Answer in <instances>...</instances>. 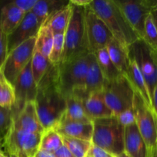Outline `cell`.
Instances as JSON below:
<instances>
[{"instance_id": "35", "label": "cell", "mask_w": 157, "mask_h": 157, "mask_svg": "<svg viewBox=\"0 0 157 157\" xmlns=\"http://www.w3.org/2000/svg\"><path fill=\"white\" fill-rule=\"evenodd\" d=\"M8 55V35L2 32L0 28V71L2 70Z\"/></svg>"}, {"instance_id": "5", "label": "cell", "mask_w": 157, "mask_h": 157, "mask_svg": "<svg viewBox=\"0 0 157 157\" xmlns=\"http://www.w3.org/2000/svg\"><path fill=\"white\" fill-rule=\"evenodd\" d=\"M84 9L85 8L72 6L70 21L64 34V49L61 62L89 53L85 39Z\"/></svg>"}, {"instance_id": "11", "label": "cell", "mask_w": 157, "mask_h": 157, "mask_svg": "<svg viewBox=\"0 0 157 157\" xmlns=\"http://www.w3.org/2000/svg\"><path fill=\"white\" fill-rule=\"evenodd\" d=\"M131 27L140 38L144 35L145 22L151 11L156 7L157 0H138V1H121L115 0Z\"/></svg>"}, {"instance_id": "13", "label": "cell", "mask_w": 157, "mask_h": 157, "mask_svg": "<svg viewBox=\"0 0 157 157\" xmlns=\"http://www.w3.org/2000/svg\"><path fill=\"white\" fill-rule=\"evenodd\" d=\"M15 103L12 107V114H15L23 108L26 104L35 102L38 91L36 83L32 76L31 61L19 74L14 84Z\"/></svg>"}, {"instance_id": "15", "label": "cell", "mask_w": 157, "mask_h": 157, "mask_svg": "<svg viewBox=\"0 0 157 157\" xmlns=\"http://www.w3.org/2000/svg\"><path fill=\"white\" fill-rule=\"evenodd\" d=\"M12 125L29 133L43 134L45 132L37 113L35 102L27 103L19 112L12 114Z\"/></svg>"}, {"instance_id": "18", "label": "cell", "mask_w": 157, "mask_h": 157, "mask_svg": "<svg viewBox=\"0 0 157 157\" xmlns=\"http://www.w3.org/2000/svg\"><path fill=\"white\" fill-rule=\"evenodd\" d=\"M124 153L129 157H147L148 151L135 124L124 128Z\"/></svg>"}, {"instance_id": "37", "label": "cell", "mask_w": 157, "mask_h": 157, "mask_svg": "<svg viewBox=\"0 0 157 157\" xmlns=\"http://www.w3.org/2000/svg\"><path fill=\"white\" fill-rule=\"evenodd\" d=\"M37 0H14L12 2L20 10L26 14L32 10Z\"/></svg>"}, {"instance_id": "30", "label": "cell", "mask_w": 157, "mask_h": 157, "mask_svg": "<svg viewBox=\"0 0 157 157\" xmlns=\"http://www.w3.org/2000/svg\"><path fill=\"white\" fill-rule=\"evenodd\" d=\"M62 146V138L54 129L46 130L42 135L40 150L54 153Z\"/></svg>"}, {"instance_id": "34", "label": "cell", "mask_w": 157, "mask_h": 157, "mask_svg": "<svg viewBox=\"0 0 157 157\" xmlns=\"http://www.w3.org/2000/svg\"><path fill=\"white\" fill-rule=\"evenodd\" d=\"M12 119V108L0 107V141L2 140L10 127Z\"/></svg>"}, {"instance_id": "8", "label": "cell", "mask_w": 157, "mask_h": 157, "mask_svg": "<svg viewBox=\"0 0 157 157\" xmlns=\"http://www.w3.org/2000/svg\"><path fill=\"white\" fill-rule=\"evenodd\" d=\"M129 54L138 65L151 98L157 85V52L152 50L144 40L140 38L129 46Z\"/></svg>"}, {"instance_id": "4", "label": "cell", "mask_w": 157, "mask_h": 157, "mask_svg": "<svg viewBox=\"0 0 157 157\" xmlns=\"http://www.w3.org/2000/svg\"><path fill=\"white\" fill-rule=\"evenodd\" d=\"M90 55L84 54L57 65V84L65 98L84 89Z\"/></svg>"}, {"instance_id": "45", "label": "cell", "mask_w": 157, "mask_h": 157, "mask_svg": "<svg viewBox=\"0 0 157 157\" xmlns=\"http://www.w3.org/2000/svg\"><path fill=\"white\" fill-rule=\"evenodd\" d=\"M0 157H7V154H5V153L1 149H0Z\"/></svg>"}, {"instance_id": "12", "label": "cell", "mask_w": 157, "mask_h": 157, "mask_svg": "<svg viewBox=\"0 0 157 157\" xmlns=\"http://www.w3.org/2000/svg\"><path fill=\"white\" fill-rule=\"evenodd\" d=\"M35 38H32L9 52L2 67L6 79L14 85L19 74L24 70L32 59L35 44Z\"/></svg>"}, {"instance_id": "20", "label": "cell", "mask_w": 157, "mask_h": 157, "mask_svg": "<svg viewBox=\"0 0 157 157\" xmlns=\"http://www.w3.org/2000/svg\"><path fill=\"white\" fill-rule=\"evenodd\" d=\"M129 58H130L129 65L125 76L127 78L128 81H129V83L132 85L134 91L135 93L139 94L142 97L143 101L146 102V104L149 107L152 108L150 94H149L146 81H145L138 65L136 64L135 61H134L133 58L130 56H129Z\"/></svg>"}, {"instance_id": "17", "label": "cell", "mask_w": 157, "mask_h": 157, "mask_svg": "<svg viewBox=\"0 0 157 157\" xmlns=\"http://www.w3.org/2000/svg\"><path fill=\"white\" fill-rule=\"evenodd\" d=\"M81 99L85 112L92 121L95 119L113 116V113L106 105L103 90L89 94Z\"/></svg>"}, {"instance_id": "19", "label": "cell", "mask_w": 157, "mask_h": 157, "mask_svg": "<svg viewBox=\"0 0 157 157\" xmlns=\"http://www.w3.org/2000/svg\"><path fill=\"white\" fill-rule=\"evenodd\" d=\"M104 82V78H103L99 67L97 64L95 55L94 54H91L89 67H88L87 74H86V81H85L84 89L81 91L75 92L73 93V94L77 95L81 98H84L89 94L103 90Z\"/></svg>"}, {"instance_id": "29", "label": "cell", "mask_w": 157, "mask_h": 157, "mask_svg": "<svg viewBox=\"0 0 157 157\" xmlns=\"http://www.w3.org/2000/svg\"><path fill=\"white\" fill-rule=\"evenodd\" d=\"M15 103V94L14 86L8 81L0 71V107L12 108Z\"/></svg>"}, {"instance_id": "14", "label": "cell", "mask_w": 157, "mask_h": 157, "mask_svg": "<svg viewBox=\"0 0 157 157\" xmlns=\"http://www.w3.org/2000/svg\"><path fill=\"white\" fill-rule=\"evenodd\" d=\"M40 25L33 13L32 12L26 13L21 23L12 33L8 35L9 53L25 41L36 37Z\"/></svg>"}, {"instance_id": "28", "label": "cell", "mask_w": 157, "mask_h": 157, "mask_svg": "<svg viewBox=\"0 0 157 157\" xmlns=\"http://www.w3.org/2000/svg\"><path fill=\"white\" fill-rule=\"evenodd\" d=\"M50 64L51 63L49 58L34 48L32 59H31V69H32V76L37 85L46 73Z\"/></svg>"}, {"instance_id": "38", "label": "cell", "mask_w": 157, "mask_h": 157, "mask_svg": "<svg viewBox=\"0 0 157 157\" xmlns=\"http://www.w3.org/2000/svg\"><path fill=\"white\" fill-rule=\"evenodd\" d=\"M86 157H115L113 155L109 153V152L106 151L103 149L100 148L98 146H95L92 144L90 149L88 152Z\"/></svg>"}, {"instance_id": "40", "label": "cell", "mask_w": 157, "mask_h": 157, "mask_svg": "<svg viewBox=\"0 0 157 157\" xmlns=\"http://www.w3.org/2000/svg\"><path fill=\"white\" fill-rule=\"evenodd\" d=\"M151 103H152V110L157 120V85L155 86L152 92V97H151Z\"/></svg>"}, {"instance_id": "46", "label": "cell", "mask_w": 157, "mask_h": 157, "mask_svg": "<svg viewBox=\"0 0 157 157\" xmlns=\"http://www.w3.org/2000/svg\"><path fill=\"white\" fill-rule=\"evenodd\" d=\"M115 157H129V156H128L125 153H121L120 155H119V156H117Z\"/></svg>"}, {"instance_id": "22", "label": "cell", "mask_w": 157, "mask_h": 157, "mask_svg": "<svg viewBox=\"0 0 157 157\" xmlns=\"http://www.w3.org/2000/svg\"><path fill=\"white\" fill-rule=\"evenodd\" d=\"M106 49L114 65L116 67L122 75H126L129 65L130 58L129 55V48L112 38L106 46Z\"/></svg>"}, {"instance_id": "16", "label": "cell", "mask_w": 157, "mask_h": 157, "mask_svg": "<svg viewBox=\"0 0 157 157\" xmlns=\"http://www.w3.org/2000/svg\"><path fill=\"white\" fill-rule=\"evenodd\" d=\"M54 130L62 136L92 142L93 124L92 122H75L62 120Z\"/></svg>"}, {"instance_id": "25", "label": "cell", "mask_w": 157, "mask_h": 157, "mask_svg": "<svg viewBox=\"0 0 157 157\" xmlns=\"http://www.w3.org/2000/svg\"><path fill=\"white\" fill-rule=\"evenodd\" d=\"M72 13V6L68 3L46 21L53 34H65Z\"/></svg>"}, {"instance_id": "31", "label": "cell", "mask_w": 157, "mask_h": 157, "mask_svg": "<svg viewBox=\"0 0 157 157\" xmlns=\"http://www.w3.org/2000/svg\"><path fill=\"white\" fill-rule=\"evenodd\" d=\"M62 138L63 145L69 150L74 157L87 156L88 152L92 146V142L66 136H62Z\"/></svg>"}, {"instance_id": "7", "label": "cell", "mask_w": 157, "mask_h": 157, "mask_svg": "<svg viewBox=\"0 0 157 157\" xmlns=\"http://www.w3.org/2000/svg\"><path fill=\"white\" fill-rule=\"evenodd\" d=\"M42 135L15 128L11 124L2 146L8 155L13 157H35L38 151Z\"/></svg>"}, {"instance_id": "36", "label": "cell", "mask_w": 157, "mask_h": 157, "mask_svg": "<svg viewBox=\"0 0 157 157\" xmlns=\"http://www.w3.org/2000/svg\"><path fill=\"white\" fill-rule=\"evenodd\" d=\"M115 117L117 118L119 123L124 127L135 124V116H134V112L132 108L129 109V110H126V111L123 112V113H119Z\"/></svg>"}, {"instance_id": "10", "label": "cell", "mask_w": 157, "mask_h": 157, "mask_svg": "<svg viewBox=\"0 0 157 157\" xmlns=\"http://www.w3.org/2000/svg\"><path fill=\"white\" fill-rule=\"evenodd\" d=\"M85 39L89 53L106 48L113 38L112 33L103 20L95 13L89 6L84 9Z\"/></svg>"}, {"instance_id": "32", "label": "cell", "mask_w": 157, "mask_h": 157, "mask_svg": "<svg viewBox=\"0 0 157 157\" xmlns=\"http://www.w3.org/2000/svg\"><path fill=\"white\" fill-rule=\"evenodd\" d=\"M64 49V34H53V44L49 56L50 63L58 65L61 62Z\"/></svg>"}, {"instance_id": "2", "label": "cell", "mask_w": 157, "mask_h": 157, "mask_svg": "<svg viewBox=\"0 0 157 157\" xmlns=\"http://www.w3.org/2000/svg\"><path fill=\"white\" fill-rule=\"evenodd\" d=\"M91 9L101 18L115 39L129 48L140 39L118 5L114 0H95L89 5Z\"/></svg>"}, {"instance_id": "24", "label": "cell", "mask_w": 157, "mask_h": 157, "mask_svg": "<svg viewBox=\"0 0 157 157\" xmlns=\"http://www.w3.org/2000/svg\"><path fill=\"white\" fill-rule=\"evenodd\" d=\"M66 111L62 120L75 122H92L87 117L83 105V101L77 95L72 94L66 97Z\"/></svg>"}, {"instance_id": "21", "label": "cell", "mask_w": 157, "mask_h": 157, "mask_svg": "<svg viewBox=\"0 0 157 157\" xmlns=\"http://www.w3.org/2000/svg\"><path fill=\"white\" fill-rule=\"evenodd\" d=\"M26 13L20 10L12 2L2 6L0 10V28L9 35L17 28L24 18Z\"/></svg>"}, {"instance_id": "33", "label": "cell", "mask_w": 157, "mask_h": 157, "mask_svg": "<svg viewBox=\"0 0 157 157\" xmlns=\"http://www.w3.org/2000/svg\"><path fill=\"white\" fill-rule=\"evenodd\" d=\"M143 39L152 50L157 52V29L154 24L151 14L148 15L146 19L144 35Z\"/></svg>"}, {"instance_id": "26", "label": "cell", "mask_w": 157, "mask_h": 157, "mask_svg": "<svg viewBox=\"0 0 157 157\" xmlns=\"http://www.w3.org/2000/svg\"><path fill=\"white\" fill-rule=\"evenodd\" d=\"M94 55L105 81H112L122 75L112 63L106 48L97 51Z\"/></svg>"}, {"instance_id": "6", "label": "cell", "mask_w": 157, "mask_h": 157, "mask_svg": "<svg viewBox=\"0 0 157 157\" xmlns=\"http://www.w3.org/2000/svg\"><path fill=\"white\" fill-rule=\"evenodd\" d=\"M103 91L106 105L113 116L132 108L135 91L125 75H121L112 81H105Z\"/></svg>"}, {"instance_id": "39", "label": "cell", "mask_w": 157, "mask_h": 157, "mask_svg": "<svg viewBox=\"0 0 157 157\" xmlns=\"http://www.w3.org/2000/svg\"><path fill=\"white\" fill-rule=\"evenodd\" d=\"M55 157H74L64 145L53 153Z\"/></svg>"}, {"instance_id": "1", "label": "cell", "mask_w": 157, "mask_h": 157, "mask_svg": "<svg viewBox=\"0 0 157 157\" xmlns=\"http://www.w3.org/2000/svg\"><path fill=\"white\" fill-rule=\"evenodd\" d=\"M35 100L37 113L45 131L54 129L66 111V101L57 84V66L51 64L38 83Z\"/></svg>"}, {"instance_id": "3", "label": "cell", "mask_w": 157, "mask_h": 157, "mask_svg": "<svg viewBox=\"0 0 157 157\" xmlns=\"http://www.w3.org/2000/svg\"><path fill=\"white\" fill-rule=\"evenodd\" d=\"M92 144L109 152L114 156L124 153V127L115 116L92 121Z\"/></svg>"}, {"instance_id": "42", "label": "cell", "mask_w": 157, "mask_h": 157, "mask_svg": "<svg viewBox=\"0 0 157 157\" xmlns=\"http://www.w3.org/2000/svg\"><path fill=\"white\" fill-rule=\"evenodd\" d=\"M35 157H55V156H54L53 153L39 149L36 154H35Z\"/></svg>"}, {"instance_id": "23", "label": "cell", "mask_w": 157, "mask_h": 157, "mask_svg": "<svg viewBox=\"0 0 157 157\" xmlns=\"http://www.w3.org/2000/svg\"><path fill=\"white\" fill-rule=\"evenodd\" d=\"M69 3L61 0H37L31 12L36 17L40 26L46 22L49 17Z\"/></svg>"}, {"instance_id": "43", "label": "cell", "mask_w": 157, "mask_h": 157, "mask_svg": "<svg viewBox=\"0 0 157 157\" xmlns=\"http://www.w3.org/2000/svg\"><path fill=\"white\" fill-rule=\"evenodd\" d=\"M150 14H151V15H152L153 22H154V24H155V28H156V29H157V6H156V7H155L152 11H151Z\"/></svg>"}, {"instance_id": "44", "label": "cell", "mask_w": 157, "mask_h": 157, "mask_svg": "<svg viewBox=\"0 0 157 157\" xmlns=\"http://www.w3.org/2000/svg\"><path fill=\"white\" fill-rule=\"evenodd\" d=\"M147 157H157V144L156 146H155V149H154L152 152L148 153Z\"/></svg>"}, {"instance_id": "41", "label": "cell", "mask_w": 157, "mask_h": 157, "mask_svg": "<svg viewBox=\"0 0 157 157\" xmlns=\"http://www.w3.org/2000/svg\"><path fill=\"white\" fill-rule=\"evenodd\" d=\"M92 1V0H70L69 2L72 6L86 8L91 4Z\"/></svg>"}, {"instance_id": "9", "label": "cell", "mask_w": 157, "mask_h": 157, "mask_svg": "<svg viewBox=\"0 0 157 157\" xmlns=\"http://www.w3.org/2000/svg\"><path fill=\"white\" fill-rule=\"evenodd\" d=\"M132 109L135 125L144 140L148 153H149L155 149L157 144V120L152 108L135 92Z\"/></svg>"}, {"instance_id": "27", "label": "cell", "mask_w": 157, "mask_h": 157, "mask_svg": "<svg viewBox=\"0 0 157 157\" xmlns=\"http://www.w3.org/2000/svg\"><path fill=\"white\" fill-rule=\"evenodd\" d=\"M53 44V33L46 22L43 23L39 28L34 48L49 58Z\"/></svg>"}]
</instances>
